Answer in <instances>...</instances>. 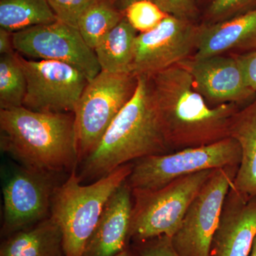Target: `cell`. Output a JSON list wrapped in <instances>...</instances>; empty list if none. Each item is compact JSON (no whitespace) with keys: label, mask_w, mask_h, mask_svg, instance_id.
I'll return each instance as SVG.
<instances>
[{"label":"cell","mask_w":256,"mask_h":256,"mask_svg":"<svg viewBox=\"0 0 256 256\" xmlns=\"http://www.w3.org/2000/svg\"><path fill=\"white\" fill-rule=\"evenodd\" d=\"M124 18L139 34L151 31L169 14L150 0H138L124 10Z\"/></svg>","instance_id":"603a6c76"},{"label":"cell","mask_w":256,"mask_h":256,"mask_svg":"<svg viewBox=\"0 0 256 256\" xmlns=\"http://www.w3.org/2000/svg\"><path fill=\"white\" fill-rule=\"evenodd\" d=\"M138 1V0H112L114 4L116 5L118 9L120 10L121 11L124 12V10L128 8L129 5L134 2ZM152 2L156 3V0H150Z\"/></svg>","instance_id":"f546056e"},{"label":"cell","mask_w":256,"mask_h":256,"mask_svg":"<svg viewBox=\"0 0 256 256\" xmlns=\"http://www.w3.org/2000/svg\"><path fill=\"white\" fill-rule=\"evenodd\" d=\"M248 256H256V235L252 242V249Z\"/></svg>","instance_id":"4dcf8cb0"},{"label":"cell","mask_w":256,"mask_h":256,"mask_svg":"<svg viewBox=\"0 0 256 256\" xmlns=\"http://www.w3.org/2000/svg\"><path fill=\"white\" fill-rule=\"evenodd\" d=\"M137 85L138 76L133 74L104 70L88 84L74 112L79 163L96 149Z\"/></svg>","instance_id":"52a82bcc"},{"label":"cell","mask_w":256,"mask_h":256,"mask_svg":"<svg viewBox=\"0 0 256 256\" xmlns=\"http://www.w3.org/2000/svg\"><path fill=\"white\" fill-rule=\"evenodd\" d=\"M0 256H66L62 229L50 216L12 234L2 244Z\"/></svg>","instance_id":"ac0fdd59"},{"label":"cell","mask_w":256,"mask_h":256,"mask_svg":"<svg viewBox=\"0 0 256 256\" xmlns=\"http://www.w3.org/2000/svg\"><path fill=\"white\" fill-rule=\"evenodd\" d=\"M173 152L166 141L150 77L138 76L134 95L95 150L82 162L80 182L98 180L131 162Z\"/></svg>","instance_id":"7a4b0ae2"},{"label":"cell","mask_w":256,"mask_h":256,"mask_svg":"<svg viewBox=\"0 0 256 256\" xmlns=\"http://www.w3.org/2000/svg\"><path fill=\"white\" fill-rule=\"evenodd\" d=\"M198 31L196 22L169 15L151 31L138 34L132 74L150 77L192 56Z\"/></svg>","instance_id":"8fae6325"},{"label":"cell","mask_w":256,"mask_h":256,"mask_svg":"<svg viewBox=\"0 0 256 256\" xmlns=\"http://www.w3.org/2000/svg\"><path fill=\"white\" fill-rule=\"evenodd\" d=\"M156 4L172 16L196 22L198 9L196 0H156Z\"/></svg>","instance_id":"484cf974"},{"label":"cell","mask_w":256,"mask_h":256,"mask_svg":"<svg viewBox=\"0 0 256 256\" xmlns=\"http://www.w3.org/2000/svg\"><path fill=\"white\" fill-rule=\"evenodd\" d=\"M166 141L173 152L213 144L230 138L235 104L212 107L194 85L188 70L176 65L150 77Z\"/></svg>","instance_id":"6da1fadb"},{"label":"cell","mask_w":256,"mask_h":256,"mask_svg":"<svg viewBox=\"0 0 256 256\" xmlns=\"http://www.w3.org/2000/svg\"><path fill=\"white\" fill-rule=\"evenodd\" d=\"M26 92V77L18 52L1 55L0 110H9L23 106Z\"/></svg>","instance_id":"7402d4cb"},{"label":"cell","mask_w":256,"mask_h":256,"mask_svg":"<svg viewBox=\"0 0 256 256\" xmlns=\"http://www.w3.org/2000/svg\"><path fill=\"white\" fill-rule=\"evenodd\" d=\"M256 235V196L240 193L234 185L228 192L210 256H248Z\"/></svg>","instance_id":"5bb4252c"},{"label":"cell","mask_w":256,"mask_h":256,"mask_svg":"<svg viewBox=\"0 0 256 256\" xmlns=\"http://www.w3.org/2000/svg\"><path fill=\"white\" fill-rule=\"evenodd\" d=\"M57 21L46 0H0V28L12 33Z\"/></svg>","instance_id":"ffe728a7"},{"label":"cell","mask_w":256,"mask_h":256,"mask_svg":"<svg viewBox=\"0 0 256 256\" xmlns=\"http://www.w3.org/2000/svg\"><path fill=\"white\" fill-rule=\"evenodd\" d=\"M256 50V10L222 22L200 24L196 52L192 56L242 54Z\"/></svg>","instance_id":"2e32d148"},{"label":"cell","mask_w":256,"mask_h":256,"mask_svg":"<svg viewBox=\"0 0 256 256\" xmlns=\"http://www.w3.org/2000/svg\"><path fill=\"white\" fill-rule=\"evenodd\" d=\"M26 92L23 107L36 112L74 114L88 79L63 62L28 60L18 54Z\"/></svg>","instance_id":"9c48e42d"},{"label":"cell","mask_w":256,"mask_h":256,"mask_svg":"<svg viewBox=\"0 0 256 256\" xmlns=\"http://www.w3.org/2000/svg\"><path fill=\"white\" fill-rule=\"evenodd\" d=\"M138 33L124 18L101 40L94 48L101 70L132 74Z\"/></svg>","instance_id":"d6986e66"},{"label":"cell","mask_w":256,"mask_h":256,"mask_svg":"<svg viewBox=\"0 0 256 256\" xmlns=\"http://www.w3.org/2000/svg\"><path fill=\"white\" fill-rule=\"evenodd\" d=\"M137 244L140 256H180L173 248L171 238L166 236H161Z\"/></svg>","instance_id":"4316f807"},{"label":"cell","mask_w":256,"mask_h":256,"mask_svg":"<svg viewBox=\"0 0 256 256\" xmlns=\"http://www.w3.org/2000/svg\"><path fill=\"white\" fill-rule=\"evenodd\" d=\"M56 173L21 168L2 188V233L12 234L30 228L50 216L52 198L58 186Z\"/></svg>","instance_id":"7c38bea8"},{"label":"cell","mask_w":256,"mask_h":256,"mask_svg":"<svg viewBox=\"0 0 256 256\" xmlns=\"http://www.w3.org/2000/svg\"><path fill=\"white\" fill-rule=\"evenodd\" d=\"M15 52L12 32L0 28V54H12Z\"/></svg>","instance_id":"f1b7e54d"},{"label":"cell","mask_w":256,"mask_h":256,"mask_svg":"<svg viewBox=\"0 0 256 256\" xmlns=\"http://www.w3.org/2000/svg\"><path fill=\"white\" fill-rule=\"evenodd\" d=\"M256 10V0H212L202 24L222 22Z\"/></svg>","instance_id":"cb8c5ba5"},{"label":"cell","mask_w":256,"mask_h":256,"mask_svg":"<svg viewBox=\"0 0 256 256\" xmlns=\"http://www.w3.org/2000/svg\"><path fill=\"white\" fill-rule=\"evenodd\" d=\"M132 210V188L126 182L106 204L84 256H116L126 250Z\"/></svg>","instance_id":"9a60e30c"},{"label":"cell","mask_w":256,"mask_h":256,"mask_svg":"<svg viewBox=\"0 0 256 256\" xmlns=\"http://www.w3.org/2000/svg\"><path fill=\"white\" fill-rule=\"evenodd\" d=\"M58 21L77 28L80 15L96 0H46Z\"/></svg>","instance_id":"d4e9b609"},{"label":"cell","mask_w":256,"mask_h":256,"mask_svg":"<svg viewBox=\"0 0 256 256\" xmlns=\"http://www.w3.org/2000/svg\"><path fill=\"white\" fill-rule=\"evenodd\" d=\"M242 150L232 138L207 146L141 158L133 163L127 183L132 190H154L205 170L239 166Z\"/></svg>","instance_id":"8992f818"},{"label":"cell","mask_w":256,"mask_h":256,"mask_svg":"<svg viewBox=\"0 0 256 256\" xmlns=\"http://www.w3.org/2000/svg\"><path fill=\"white\" fill-rule=\"evenodd\" d=\"M0 148L26 169L73 171L79 163L75 116L23 106L0 110Z\"/></svg>","instance_id":"3957f363"},{"label":"cell","mask_w":256,"mask_h":256,"mask_svg":"<svg viewBox=\"0 0 256 256\" xmlns=\"http://www.w3.org/2000/svg\"><path fill=\"white\" fill-rule=\"evenodd\" d=\"M13 42L20 54L68 64L89 82L101 72L95 50L87 44L78 28L62 22L14 32Z\"/></svg>","instance_id":"30bf717a"},{"label":"cell","mask_w":256,"mask_h":256,"mask_svg":"<svg viewBox=\"0 0 256 256\" xmlns=\"http://www.w3.org/2000/svg\"><path fill=\"white\" fill-rule=\"evenodd\" d=\"M124 18L112 0H96L79 18L77 28L90 48L97 45Z\"/></svg>","instance_id":"44dd1931"},{"label":"cell","mask_w":256,"mask_h":256,"mask_svg":"<svg viewBox=\"0 0 256 256\" xmlns=\"http://www.w3.org/2000/svg\"><path fill=\"white\" fill-rule=\"evenodd\" d=\"M230 138L238 143L242 150L234 188L247 196H256V96L234 114Z\"/></svg>","instance_id":"e0dca14e"},{"label":"cell","mask_w":256,"mask_h":256,"mask_svg":"<svg viewBox=\"0 0 256 256\" xmlns=\"http://www.w3.org/2000/svg\"><path fill=\"white\" fill-rule=\"evenodd\" d=\"M214 170L178 178L158 190H132L130 239L140 242L161 236L172 238L194 198Z\"/></svg>","instance_id":"5b68a950"},{"label":"cell","mask_w":256,"mask_h":256,"mask_svg":"<svg viewBox=\"0 0 256 256\" xmlns=\"http://www.w3.org/2000/svg\"><path fill=\"white\" fill-rule=\"evenodd\" d=\"M242 66L249 87L256 92V50L242 54H234Z\"/></svg>","instance_id":"83f0119b"},{"label":"cell","mask_w":256,"mask_h":256,"mask_svg":"<svg viewBox=\"0 0 256 256\" xmlns=\"http://www.w3.org/2000/svg\"><path fill=\"white\" fill-rule=\"evenodd\" d=\"M239 166L215 170L186 210L171 238L180 256H210L212 240L220 224L226 197Z\"/></svg>","instance_id":"ba28073f"},{"label":"cell","mask_w":256,"mask_h":256,"mask_svg":"<svg viewBox=\"0 0 256 256\" xmlns=\"http://www.w3.org/2000/svg\"><path fill=\"white\" fill-rule=\"evenodd\" d=\"M191 75L194 85L208 105H246L256 96L249 87L236 55L191 56L178 64Z\"/></svg>","instance_id":"4fadbf2b"},{"label":"cell","mask_w":256,"mask_h":256,"mask_svg":"<svg viewBox=\"0 0 256 256\" xmlns=\"http://www.w3.org/2000/svg\"><path fill=\"white\" fill-rule=\"evenodd\" d=\"M133 256L132 254H130L128 250H124V252H120V254H118L117 256Z\"/></svg>","instance_id":"1f68e13d"},{"label":"cell","mask_w":256,"mask_h":256,"mask_svg":"<svg viewBox=\"0 0 256 256\" xmlns=\"http://www.w3.org/2000/svg\"><path fill=\"white\" fill-rule=\"evenodd\" d=\"M133 163L119 166L90 184L82 185L76 169L56 188L50 216L62 229L66 256H84L89 239L111 196L132 172Z\"/></svg>","instance_id":"277c9868"}]
</instances>
